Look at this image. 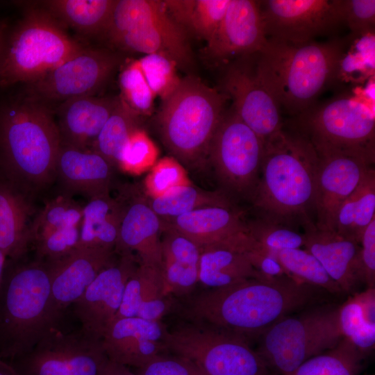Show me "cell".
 <instances>
[{"label":"cell","mask_w":375,"mask_h":375,"mask_svg":"<svg viewBox=\"0 0 375 375\" xmlns=\"http://www.w3.org/2000/svg\"><path fill=\"white\" fill-rule=\"evenodd\" d=\"M322 292L325 291L288 276L249 278L178 299L174 312L181 319L210 325L250 340L280 319L317 303Z\"/></svg>","instance_id":"obj_1"},{"label":"cell","mask_w":375,"mask_h":375,"mask_svg":"<svg viewBox=\"0 0 375 375\" xmlns=\"http://www.w3.org/2000/svg\"><path fill=\"white\" fill-rule=\"evenodd\" d=\"M318 154L309 139L294 126L283 127L265 142L260 179L251 201L260 219L289 226L312 222Z\"/></svg>","instance_id":"obj_2"},{"label":"cell","mask_w":375,"mask_h":375,"mask_svg":"<svg viewBox=\"0 0 375 375\" xmlns=\"http://www.w3.org/2000/svg\"><path fill=\"white\" fill-rule=\"evenodd\" d=\"M60 146L56 119L45 103L26 96L0 106V169L13 188L24 194L51 182Z\"/></svg>","instance_id":"obj_3"},{"label":"cell","mask_w":375,"mask_h":375,"mask_svg":"<svg viewBox=\"0 0 375 375\" xmlns=\"http://www.w3.org/2000/svg\"><path fill=\"white\" fill-rule=\"evenodd\" d=\"M342 42L290 44L267 40L255 54L256 73L280 108L298 116L336 81Z\"/></svg>","instance_id":"obj_4"},{"label":"cell","mask_w":375,"mask_h":375,"mask_svg":"<svg viewBox=\"0 0 375 375\" xmlns=\"http://www.w3.org/2000/svg\"><path fill=\"white\" fill-rule=\"evenodd\" d=\"M60 316L47 263L7 260L0 286V359L8 362L29 352L57 328Z\"/></svg>","instance_id":"obj_5"},{"label":"cell","mask_w":375,"mask_h":375,"mask_svg":"<svg viewBox=\"0 0 375 375\" xmlns=\"http://www.w3.org/2000/svg\"><path fill=\"white\" fill-rule=\"evenodd\" d=\"M227 99L199 78L188 76L162 101L157 119L160 137L183 166L193 168L206 162Z\"/></svg>","instance_id":"obj_6"},{"label":"cell","mask_w":375,"mask_h":375,"mask_svg":"<svg viewBox=\"0 0 375 375\" xmlns=\"http://www.w3.org/2000/svg\"><path fill=\"white\" fill-rule=\"evenodd\" d=\"M85 47L43 8L26 10L0 60V86L32 83Z\"/></svg>","instance_id":"obj_7"},{"label":"cell","mask_w":375,"mask_h":375,"mask_svg":"<svg viewBox=\"0 0 375 375\" xmlns=\"http://www.w3.org/2000/svg\"><path fill=\"white\" fill-rule=\"evenodd\" d=\"M167 353L183 356L206 375H278L240 335L181 319L167 328Z\"/></svg>","instance_id":"obj_8"},{"label":"cell","mask_w":375,"mask_h":375,"mask_svg":"<svg viewBox=\"0 0 375 375\" xmlns=\"http://www.w3.org/2000/svg\"><path fill=\"white\" fill-rule=\"evenodd\" d=\"M293 126L318 153H342L374 163V112L361 97L344 95L315 104L297 116Z\"/></svg>","instance_id":"obj_9"},{"label":"cell","mask_w":375,"mask_h":375,"mask_svg":"<svg viewBox=\"0 0 375 375\" xmlns=\"http://www.w3.org/2000/svg\"><path fill=\"white\" fill-rule=\"evenodd\" d=\"M338 307L320 306L287 316L259 338L258 352L278 375H290L309 358L335 347L343 338Z\"/></svg>","instance_id":"obj_10"},{"label":"cell","mask_w":375,"mask_h":375,"mask_svg":"<svg viewBox=\"0 0 375 375\" xmlns=\"http://www.w3.org/2000/svg\"><path fill=\"white\" fill-rule=\"evenodd\" d=\"M112 24L122 35L111 43L119 48L145 55L161 54L183 69L192 66L188 33L169 15L163 1L119 0Z\"/></svg>","instance_id":"obj_11"},{"label":"cell","mask_w":375,"mask_h":375,"mask_svg":"<svg viewBox=\"0 0 375 375\" xmlns=\"http://www.w3.org/2000/svg\"><path fill=\"white\" fill-rule=\"evenodd\" d=\"M265 142L231 108L226 110L212 139L206 162L220 189L232 201H251L258 186Z\"/></svg>","instance_id":"obj_12"},{"label":"cell","mask_w":375,"mask_h":375,"mask_svg":"<svg viewBox=\"0 0 375 375\" xmlns=\"http://www.w3.org/2000/svg\"><path fill=\"white\" fill-rule=\"evenodd\" d=\"M106 358L101 340L81 329L62 333L57 327L8 363L19 375H98Z\"/></svg>","instance_id":"obj_13"},{"label":"cell","mask_w":375,"mask_h":375,"mask_svg":"<svg viewBox=\"0 0 375 375\" xmlns=\"http://www.w3.org/2000/svg\"><path fill=\"white\" fill-rule=\"evenodd\" d=\"M122 58L108 49L85 47L38 81L28 84V97L47 103L94 96L119 67Z\"/></svg>","instance_id":"obj_14"},{"label":"cell","mask_w":375,"mask_h":375,"mask_svg":"<svg viewBox=\"0 0 375 375\" xmlns=\"http://www.w3.org/2000/svg\"><path fill=\"white\" fill-rule=\"evenodd\" d=\"M258 4L270 41L306 44L343 24L338 0H265Z\"/></svg>","instance_id":"obj_15"},{"label":"cell","mask_w":375,"mask_h":375,"mask_svg":"<svg viewBox=\"0 0 375 375\" xmlns=\"http://www.w3.org/2000/svg\"><path fill=\"white\" fill-rule=\"evenodd\" d=\"M255 54L226 65L222 92L232 99L239 117L265 142L283 124L278 104L256 73Z\"/></svg>","instance_id":"obj_16"},{"label":"cell","mask_w":375,"mask_h":375,"mask_svg":"<svg viewBox=\"0 0 375 375\" xmlns=\"http://www.w3.org/2000/svg\"><path fill=\"white\" fill-rule=\"evenodd\" d=\"M138 265L134 254L118 253L114 262L97 275L73 304L83 331L101 339L120 307L126 282Z\"/></svg>","instance_id":"obj_17"},{"label":"cell","mask_w":375,"mask_h":375,"mask_svg":"<svg viewBox=\"0 0 375 375\" xmlns=\"http://www.w3.org/2000/svg\"><path fill=\"white\" fill-rule=\"evenodd\" d=\"M314 210L315 226L334 231L338 210L353 192L372 164L351 155L331 152L318 153Z\"/></svg>","instance_id":"obj_18"},{"label":"cell","mask_w":375,"mask_h":375,"mask_svg":"<svg viewBox=\"0 0 375 375\" xmlns=\"http://www.w3.org/2000/svg\"><path fill=\"white\" fill-rule=\"evenodd\" d=\"M117 198L122 205V216L116 252L131 253L138 263L161 268L162 221L151 208L148 197L133 187L124 190Z\"/></svg>","instance_id":"obj_19"},{"label":"cell","mask_w":375,"mask_h":375,"mask_svg":"<svg viewBox=\"0 0 375 375\" xmlns=\"http://www.w3.org/2000/svg\"><path fill=\"white\" fill-rule=\"evenodd\" d=\"M258 1L231 0L206 53L214 60L228 64L258 53L267 44Z\"/></svg>","instance_id":"obj_20"},{"label":"cell","mask_w":375,"mask_h":375,"mask_svg":"<svg viewBox=\"0 0 375 375\" xmlns=\"http://www.w3.org/2000/svg\"><path fill=\"white\" fill-rule=\"evenodd\" d=\"M167 328L161 321L136 317L115 319L101 339V347L108 359L138 369L167 353Z\"/></svg>","instance_id":"obj_21"},{"label":"cell","mask_w":375,"mask_h":375,"mask_svg":"<svg viewBox=\"0 0 375 375\" xmlns=\"http://www.w3.org/2000/svg\"><path fill=\"white\" fill-rule=\"evenodd\" d=\"M117 255L113 249L79 246L65 256L46 262L56 311L62 315L69 306L76 302L97 275L112 264Z\"/></svg>","instance_id":"obj_22"},{"label":"cell","mask_w":375,"mask_h":375,"mask_svg":"<svg viewBox=\"0 0 375 375\" xmlns=\"http://www.w3.org/2000/svg\"><path fill=\"white\" fill-rule=\"evenodd\" d=\"M257 242L248 232L201 249L199 283L206 288L228 286L249 278H269L252 265L249 252Z\"/></svg>","instance_id":"obj_23"},{"label":"cell","mask_w":375,"mask_h":375,"mask_svg":"<svg viewBox=\"0 0 375 375\" xmlns=\"http://www.w3.org/2000/svg\"><path fill=\"white\" fill-rule=\"evenodd\" d=\"M303 226V247L320 262L343 293H350L363 283L358 242L334 231L318 229L312 222Z\"/></svg>","instance_id":"obj_24"},{"label":"cell","mask_w":375,"mask_h":375,"mask_svg":"<svg viewBox=\"0 0 375 375\" xmlns=\"http://www.w3.org/2000/svg\"><path fill=\"white\" fill-rule=\"evenodd\" d=\"M119 101V97L83 96L62 102L56 124L61 145L92 150L101 128Z\"/></svg>","instance_id":"obj_25"},{"label":"cell","mask_w":375,"mask_h":375,"mask_svg":"<svg viewBox=\"0 0 375 375\" xmlns=\"http://www.w3.org/2000/svg\"><path fill=\"white\" fill-rule=\"evenodd\" d=\"M161 270L166 295L178 299L199 283L201 250L192 240L162 222Z\"/></svg>","instance_id":"obj_26"},{"label":"cell","mask_w":375,"mask_h":375,"mask_svg":"<svg viewBox=\"0 0 375 375\" xmlns=\"http://www.w3.org/2000/svg\"><path fill=\"white\" fill-rule=\"evenodd\" d=\"M244 215L235 206H210L161 220L192 240L201 250L247 232Z\"/></svg>","instance_id":"obj_27"},{"label":"cell","mask_w":375,"mask_h":375,"mask_svg":"<svg viewBox=\"0 0 375 375\" xmlns=\"http://www.w3.org/2000/svg\"><path fill=\"white\" fill-rule=\"evenodd\" d=\"M176 299L165 294L161 268L138 263L128 279L114 318L136 317L153 321L174 312Z\"/></svg>","instance_id":"obj_28"},{"label":"cell","mask_w":375,"mask_h":375,"mask_svg":"<svg viewBox=\"0 0 375 375\" xmlns=\"http://www.w3.org/2000/svg\"><path fill=\"white\" fill-rule=\"evenodd\" d=\"M113 168L93 150L61 145L56 171L67 190L90 199L110 193Z\"/></svg>","instance_id":"obj_29"},{"label":"cell","mask_w":375,"mask_h":375,"mask_svg":"<svg viewBox=\"0 0 375 375\" xmlns=\"http://www.w3.org/2000/svg\"><path fill=\"white\" fill-rule=\"evenodd\" d=\"M32 213L24 194L0 181V247L7 260H21L32 244Z\"/></svg>","instance_id":"obj_30"},{"label":"cell","mask_w":375,"mask_h":375,"mask_svg":"<svg viewBox=\"0 0 375 375\" xmlns=\"http://www.w3.org/2000/svg\"><path fill=\"white\" fill-rule=\"evenodd\" d=\"M88 199L83 207L79 246L115 249L122 216L119 199L109 193Z\"/></svg>","instance_id":"obj_31"},{"label":"cell","mask_w":375,"mask_h":375,"mask_svg":"<svg viewBox=\"0 0 375 375\" xmlns=\"http://www.w3.org/2000/svg\"><path fill=\"white\" fill-rule=\"evenodd\" d=\"M338 319L343 338L365 356L375 345V288L350 296L338 306Z\"/></svg>","instance_id":"obj_32"},{"label":"cell","mask_w":375,"mask_h":375,"mask_svg":"<svg viewBox=\"0 0 375 375\" xmlns=\"http://www.w3.org/2000/svg\"><path fill=\"white\" fill-rule=\"evenodd\" d=\"M117 0H51L44 10L60 24L86 35H104Z\"/></svg>","instance_id":"obj_33"},{"label":"cell","mask_w":375,"mask_h":375,"mask_svg":"<svg viewBox=\"0 0 375 375\" xmlns=\"http://www.w3.org/2000/svg\"><path fill=\"white\" fill-rule=\"evenodd\" d=\"M163 1L169 15L187 33L208 43L219 28L231 0Z\"/></svg>","instance_id":"obj_34"},{"label":"cell","mask_w":375,"mask_h":375,"mask_svg":"<svg viewBox=\"0 0 375 375\" xmlns=\"http://www.w3.org/2000/svg\"><path fill=\"white\" fill-rule=\"evenodd\" d=\"M375 219V172L372 167L340 207L335 231L360 244L365 229Z\"/></svg>","instance_id":"obj_35"},{"label":"cell","mask_w":375,"mask_h":375,"mask_svg":"<svg viewBox=\"0 0 375 375\" xmlns=\"http://www.w3.org/2000/svg\"><path fill=\"white\" fill-rule=\"evenodd\" d=\"M148 199L151 208L162 220L201 208L235 206L233 201L219 190H203L190 183L176 186L160 196L148 197Z\"/></svg>","instance_id":"obj_36"},{"label":"cell","mask_w":375,"mask_h":375,"mask_svg":"<svg viewBox=\"0 0 375 375\" xmlns=\"http://www.w3.org/2000/svg\"><path fill=\"white\" fill-rule=\"evenodd\" d=\"M140 116L119 96V101L98 135L93 151L114 167H119L122 152L131 135L139 127Z\"/></svg>","instance_id":"obj_37"},{"label":"cell","mask_w":375,"mask_h":375,"mask_svg":"<svg viewBox=\"0 0 375 375\" xmlns=\"http://www.w3.org/2000/svg\"><path fill=\"white\" fill-rule=\"evenodd\" d=\"M364 358L343 338L335 347L309 358L290 375H358Z\"/></svg>","instance_id":"obj_38"},{"label":"cell","mask_w":375,"mask_h":375,"mask_svg":"<svg viewBox=\"0 0 375 375\" xmlns=\"http://www.w3.org/2000/svg\"><path fill=\"white\" fill-rule=\"evenodd\" d=\"M286 274L301 283L327 293H343L339 285L327 274L320 262L308 251L302 249H285L272 253Z\"/></svg>","instance_id":"obj_39"},{"label":"cell","mask_w":375,"mask_h":375,"mask_svg":"<svg viewBox=\"0 0 375 375\" xmlns=\"http://www.w3.org/2000/svg\"><path fill=\"white\" fill-rule=\"evenodd\" d=\"M83 207L72 199L59 196L49 201L31 224L32 244L61 228L81 226Z\"/></svg>","instance_id":"obj_40"},{"label":"cell","mask_w":375,"mask_h":375,"mask_svg":"<svg viewBox=\"0 0 375 375\" xmlns=\"http://www.w3.org/2000/svg\"><path fill=\"white\" fill-rule=\"evenodd\" d=\"M119 85L120 98L139 116L148 115L152 112L156 96L146 81L138 59L122 69Z\"/></svg>","instance_id":"obj_41"},{"label":"cell","mask_w":375,"mask_h":375,"mask_svg":"<svg viewBox=\"0 0 375 375\" xmlns=\"http://www.w3.org/2000/svg\"><path fill=\"white\" fill-rule=\"evenodd\" d=\"M249 235L264 249L272 253L285 249H300L304 245L303 233L290 226L257 219L247 222Z\"/></svg>","instance_id":"obj_42"},{"label":"cell","mask_w":375,"mask_h":375,"mask_svg":"<svg viewBox=\"0 0 375 375\" xmlns=\"http://www.w3.org/2000/svg\"><path fill=\"white\" fill-rule=\"evenodd\" d=\"M146 81L156 97L167 99L178 87L181 78L176 63L167 56L152 53L138 59Z\"/></svg>","instance_id":"obj_43"},{"label":"cell","mask_w":375,"mask_h":375,"mask_svg":"<svg viewBox=\"0 0 375 375\" xmlns=\"http://www.w3.org/2000/svg\"><path fill=\"white\" fill-rule=\"evenodd\" d=\"M356 43L348 52L343 49L338 62L336 81L353 78L354 72H360L363 78L374 73V32L353 36Z\"/></svg>","instance_id":"obj_44"},{"label":"cell","mask_w":375,"mask_h":375,"mask_svg":"<svg viewBox=\"0 0 375 375\" xmlns=\"http://www.w3.org/2000/svg\"><path fill=\"white\" fill-rule=\"evenodd\" d=\"M158 155L156 145L143 129L138 128L131 134L122 152L118 167L138 174L153 167Z\"/></svg>","instance_id":"obj_45"},{"label":"cell","mask_w":375,"mask_h":375,"mask_svg":"<svg viewBox=\"0 0 375 375\" xmlns=\"http://www.w3.org/2000/svg\"><path fill=\"white\" fill-rule=\"evenodd\" d=\"M189 183L183 166L174 157H164L156 162L143 183L149 198L160 196L173 188Z\"/></svg>","instance_id":"obj_46"},{"label":"cell","mask_w":375,"mask_h":375,"mask_svg":"<svg viewBox=\"0 0 375 375\" xmlns=\"http://www.w3.org/2000/svg\"><path fill=\"white\" fill-rule=\"evenodd\" d=\"M81 226H71L56 230L34 245L38 260L50 262L58 260L76 249L80 243Z\"/></svg>","instance_id":"obj_47"},{"label":"cell","mask_w":375,"mask_h":375,"mask_svg":"<svg viewBox=\"0 0 375 375\" xmlns=\"http://www.w3.org/2000/svg\"><path fill=\"white\" fill-rule=\"evenodd\" d=\"M338 3L342 23L352 36L374 32V0H338Z\"/></svg>","instance_id":"obj_48"},{"label":"cell","mask_w":375,"mask_h":375,"mask_svg":"<svg viewBox=\"0 0 375 375\" xmlns=\"http://www.w3.org/2000/svg\"><path fill=\"white\" fill-rule=\"evenodd\" d=\"M137 375H206L197 365L178 355L164 353L137 369Z\"/></svg>","instance_id":"obj_49"},{"label":"cell","mask_w":375,"mask_h":375,"mask_svg":"<svg viewBox=\"0 0 375 375\" xmlns=\"http://www.w3.org/2000/svg\"><path fill=\"white\" fill-rule=\"evenodd\" d=\"M362 281L367 288L375 285V219L365 229L360 242Z\"/></svg>","instance_id":"obj_50"},{"label":"cell","mask_w":375,"mask_h":375,"mask_svg":"<svg viewBox=\"0 0 375 375\" xmlns=\"http://www.w3.org/2000/svg\"><path fill=\"white\" fill-rule=\"evenodd\" d=\"M98 375H137L126 365L112 361L108 358L103 362Z\"/></svg>","instance_id":"obj_51"},{"label":"cell","mask_w":375,"mask_h":375,"mask_svg":"<svg viewBox=\"0 0 375 375\" xmlns=\"http://www.w3.org/2000/svg\"><path fill=\"white\" fill-rule=\"evenodd\" d=\"M0 375H19L6 361L0 359Z\"/></svg>","instance_id":"obj_52"},{"label":"cell","mask_w":375,"mask_h":375,"mask_svg":"<svg viewBox=\"0 0 375 375\" xmlns=\"http://www.w3.org/2000/svg\"><path fill=\"white\" fill-rule=\"evenodd\" d=\"M7 258L0 247V286L3 280Z\"/></svg>","instance_id":"obj_53"},{"label":"cell","mask_w":375,"mask_h":375,"mask_svg":"<svg viewBox=\"0 0 375 375\" xmlns=\"http://www.w3.org/2000/svg\"><path fill=\"white\" fill-rule=\"evenodd\" d=\"M7 38L3 27L0 24V60L3 53Z\"/></svg>","instance_id":"obj_54"}]
</instances>
